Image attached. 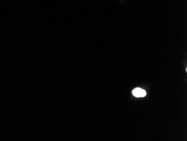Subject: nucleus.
Here are the masks:
<instances>
[{
    "label": "nucleus",
    "mask_w": 187,
    "mask_h": 141,
    "mask_svg": "<svg viewBox=\"0 0 187 141\" xmlns=\"http://www.w3.org/2000/svg\"><path fill=\"white\" fill-rule=\"evenodd\" d=\"M141 90H142V89H141L139 88H136L133 90L132 94L134 96H135L136 97H140V94H141Z\"/></svg>",
    "instance_id": "nucleus-1"
},
{
    "label": "nucleus",
    "mask_w": 187,
    "mask_h": 141,
    "mask_svg": "<svg viewBox=\"0 0 187 141\" xmlns=\"http://www.w3.org/2000/svg\"><path fill=\"white\" fill-rule=\"evenodd\" d=\"M146 95V92L144 90H142L141 92V94H140V97H145Z\"/></svg>",
    "instance_id": "nucleus-2"
}]
</instances>
